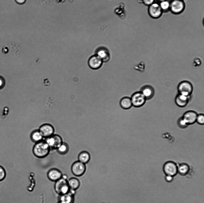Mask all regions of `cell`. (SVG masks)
Returning <instances> with one entry per match:
<instances>
[{
	"mask_svg": "<svg viewBox=\"0 0 204 203\" xmlns=\"http://www.w3.org/2000/svg\"><path fill=\"white\" fill-rule=\"evenodd\" d=\"M62 175L60 171L55 168L50 170L47 174L48 179L51 181L55 182L62 178Z\"/></svg>",
	"mask_w": 204,
	"mask_h": 203,
	"instance_id": "16",
	"label": "cell"
},
{
	"mask_svg": "<svg viewBox=\"0 0 204 203\" xmlns=\"http://www.w3.org/2000/svg\"><path fill=\"white\" fill-rule=\"evenodd\" d=\"M148 7V12L151 17L157 19L161 16L163 12L158 2L155 1Z\"/></svg>",
	"mask_w": 204,
	"mask_h": 203,
	"instance_id": "7",
	"label": "cell"
},
{
	"mask_svg": "<svg viewBox=\"0 0 204 203\" xmlns=\"http://www.w3.org/2000/svg\"><path fill=\"white\" fill-rule=\"evenodd\" d=\"M54 189L55 191L60 195L68 193L70 189L67 179L62 177L56 181Z\"/></svg>",
	"mask_w": 204,
	"mask_h": 203,
	"instance_id": "3",
	"label": "cell"
},
{
	"mask_svg": "<svg viewBox=\"0 0 204 203\" xmlns=\"http://www.w3.org/2000/svg\"><path fill=\"white\" fill-rule=\"evenodd\" d=\"M68 185L70 189L76 190L80 185L79 180L75 178H72L68 181Z\"/></svg>",
	"mask_w": 204,
	"mask_h": 203,
	"instance_id": "22",
	"label": "cell"
},
{
	"mask_svg": "<svg viewBox=\"0 0 204 203\" xmlns=\"http://www.w3.org/2000/svg\"></svg>",
	"mask_w": 204,
	"mask_h": 203,
	"instance_id": "36",
	"label": "cell"
},
{
	"mask_svg": "<svg viewBox=\"0 0 204 203\" xmlns=\"http://www.w3.org/2000/svg\"><path fill=\"white\" fill-rule=\"evenodd\" d=\"M190 97L178 93L175 98V103L179 107H185L188 103Z\"/></svg>",
	"mask_w": 204,
	"mask_h": 203,
	"instance_id": "15",
	"label": "cell"
},
{
	"mask_svg": "<svg viewBox=\"0 0 204 203\" xmlns=\"http://www.w3.org/2000/svg\"><path fill=\"white\" fill-rule=\"evenodd\" d=\"M60 195L59 202L62 203H73L74 195L69 192L67 193Z\"/></svg>",
	"mask_w": 204,
	"mask_h": 203,
	"instance_id": "17",
	"label": "cell"
},
{
	"mask_svg": "<svg viewBox=\"0 0 204 203\" xmlns=\"http://www.w3.org/2000/svg\"><path fill=\"white\" fill-rule=\"evenodd\" d=\"M26 0H15L16 2L18 4H24Z\"/></svg>",
	"mask_w": 204,
	"mask_h": 203,
	"instance_id": "32",
	"label": "cell"
},
{
	"mask_svg": "<svg viewBox=\"0 0 204 203\" xmlns=\"http://www.w3.org/2000/svg\"><path fill=\"white\" fill-rule=\"evenodd\" d=\"M90 159V155L86 151H83L80 152L78 157V160L85 164L88 163Z\"/></svg>",
	"mask_w": 204,
	"mask_h": 203,
	"instance_id": "19",
	"label": "cell"
},
{
	"mask_svg": "<svg viewBox=\"0 0 204 203\" xmlns=\"http://www.w3.org/2000/svg\"><path fill=\"white\" fill-rule=\"evenodd\" d=\"M168 0L169 1H172V0Z\"/></svg>",
	"mask_w": 204,
	"mask_h": 203,
	"instance_id": "34",
	"label": "cell"
},
{
	"mask_svg": "<svg viewBox=\"0 0 204 203\" xmlns=\"http://www.w3.org/2000/svg\"><path fill=\"white\" fill-rule=\"evenodd\" d=\"M5 84V79L3 77L0 76V90L2 89L4 87Z\"/></svg>",
	"mask_w": 204,
	"mask_h": 203,
	"instance_id": "29",
	"label": "cell"
},
{
	"mask_svg": "<svg viewBox=\"0 0 204 203\" xmlns=\"http://www.w3.org/2000/svg\"><path fill=\"white\" fill-rule=\"evenodd\" d=\"M177 89L178 93L190 97L193 93L194 88L190 82L184 80L179 83Z\"/></svg>",
	"mask_w": 204,
	"mask_h": 203,
	"instance_id": "2",
	"label": "cell"
},
{
	"mask_svg": "<svg viewBox=\"0 0 204 203\" xmlns=\"http://www.w3.org/2000/svg\"><path fill=\"white\" fill-rule=\"evenodd\" d=\"M140 91L147 100L152 99L155 94L154 88L152 86L149 85H145L143 86L141 88Z\"/></svg>",
	"mask_w": 204,
	"mask_h": 203,
	"instance_id": "14",
	"label": "cell"
},
{
	"mask_svg": "<svg viewBox=\"0 0 204 203\" xmlns=\"http://www.w3.org/2000/svg\"><path fill=\"white\" fill-rule=\"evenodd\" d=\"M5 176V172L4 168L0 166V181L4 179Z\"/></svg>",
	"mask_w": 204,
	"mask_h": 203,
	"instance_id": "28",
	"label": "cell"
},
{
	"mask_svg": "<svg viewBox=\"0 0 204 203\" xmlns=\"http://www.w3.org/2000/svg\"><path fill=\"white\" fill-rule=\"evenodd\" d=\"M144 5L148 6H150L155 1V0H140Z\"/></svg>",
	"mask_w": 204,
	"mask_h": 203,
	"instance_id": "27",
	"label": "cell"
},
{
	"mask_svg": "<svg viewBox=\"0 0 204 203\" xmlns=\"http://www.w3.org/2000/svg\"><path fill=\"white\" fill-rule=\"evenodd\" d=\"M62 203L61 202H59L58 203Z\"/></svg>",
	"mask_w": 204,
	"mask_h": 203,
	"instance_id": "35",
	"label": "cell"
},
{
	"mask_svg": "<svg viewBox=\"0 0 204 203\" xmlns=\"http://www.w3.org/2000/svg\"><path fill=\"white\" fill-rule=\"evenodd\" d=\"M185 8V4L184 0H172L170 1V10L174 14L181 13Z\"/></svg>",
	"mask_w": 204,
	"mask_h": 203,
	"instance_id": "5",
	"label": "cell"
},
{
	"mask_svg": "<svg viewBox=\"0 0 204 203\" xmlns=\"http://www.w3.org/2000/svg\"><path fill=\"white\" fill-rule=\"evenodd\" d=\"M31 140L36 143L42 140L44 138L39 130H36L33 131L30 135Z\"/></svg>",
	"mask_w": 204,
	"mask_h": 203,
	"instance_id": "20",
	"label": "cell"
},
{
	"mask_svg": "<svg viewBox=\"0 0 204 203\" xmlns=\"http://www.w3.org/2000/svg\"><path fill=\"white\" fill-rule=\"evenodd\" d=\"M165 179L168 182H171L173 180V177L170 175H166Z\"/></svg>",
	"mask_w": 204,
	"mask_h": 203,
	"instance_id": "31",
	"label": "cell"
},
{
	"mask_svg": "<svg viewBox=\"0 0 204 203\" xmlns=\"http://www.w3.org/2000/svg\"><path fill=\"white\" fill-rule=\"evenodd\" d=\"M177 124L178 126L181 129H185L188 126L185 120L182 117L179 118L177 121Z\"/></svg>",
	"mask_w": 204,
	"mask_h": 203,
	"instance_id": "25",
	"label": "cell"
},
{
	"mask_svg": "<svg viewBox=\"0 0 204 203\" xmlns=\"http://www.w3.org/2000/svg\"><path fill=\"white\" fill-rule=\"evenodd\" d=\"M96 55L103 62H108L110 59V54L108 49L104 46L98 48L96 51Z\"/></svg>",
	"mask_w": 204,
	"mask_h": 203,
	"instance_id": "10",
	"label": "cell"
},
{
	"mask_svg": "<svg viewBox=\"0 0 204 203\" xmlns=\"http://www.w3.org/2000/svg\"><path fill=\"white\" fill-rule=\"evenodd\" d=\"M164 172L166 175L173 177L178 172V167L176 163L172 161H168L164 164L163 168Z\"/></svg>",
	"mask_w": 204,
	"mask_h": 203,
	"instance_id": "8",
	"label": "cell"
},
{
	"mask_svg": "<svg viewBox=\"0 0 204 203\" xmlns=\"http://www.w3.org/2000/svg\"><path fill=\"white\" fill-rule=\"evenodd\" d=\"M196 122L199 124L203 125L204 124V115L203 114H198Z\"/></svg>",
	"mask_w": 204,
	"mask_h": 203,
	"instance_id": "26",
	"label": "cell"
},
{
	"mask_svg": "<svg viewBox=\"0 0 204 203\" xmlns=\"http://www.w3.org/2000/svg\"><path fill=\"white\" fill-rule=\"evenodd\" d=\"M165 0H155V1H156L157 2H158V3H159L160 2H161L162 1H164Z\"/></svg>",
	"mask_w": 204,
	"mask_h": 203,
	"instance_id": "33",
	"label": "cell"
},
{
	"mask_svg": "<svg viewBox=\"0 0 204 203\" xmlns=\"http://www.w3.org/2000/svg\"><path fill=\"white\" fill-rule=\"evenodd\" d=\"M120 104L121 107L124 109L131 108L132 105L130 97L125 96L122 97L120 101Z\"/></svg>",
	"mask_w": 204,
	"mask_h": 203,
	"instance_id": "18",
	"label": "cell"
},
{
	"mask_svg": "<svg viewBox=\"0 0 204 203\" xmlns=\"http://www.w3.org/2000/svg\"><path fill=\"white\" fill-rule=\"evenodd\" d=\"M159 3L163 12H166L170 10V1H169L165 0Z\"/></svg>",
	"mask_w": 204,
	"mask_h": 203,
	"instance_id": "23",
	"label": "cell"
},
{
	"mask_svg": "<svg viewBox=\"0 0 204 203\" xmlns=\"http://www.w3.org/2000/svg\"><path fill=\"white\" fill-rule=\"evenodd\" d=\"M56 150L59 154H65L68 151V146L66 143H63Z\"/></svg>",
	"mask_w": 204,
	"mask_h": 203,
	"instance_id": "24",
	"label": "cell"
},
{
	"mask_svg": "<svg viewBox=\"0 0 204 203\" xmlns=\"http://www.w3.org/2000/svg\"><path fill=\"white\" fill-rule=\"evenodd\" d=\"M197 115L196 112L190 110L185 112L182 117L189 125L193 124L196 122Z\"/></svg>",
	"mask_w": 204,
	"mask_h": 203,
	"instance_id": "11",
	"label": "cell"
},
{
	"mask_svg": "<svg viewBox=\"0 0 204 203\" xmlns=\"http://www.w3.org/2000/svg\"><path fill=\"white\" fill-rule=\"evenodd\" d=\"M45 141L50 149H57L63 143L62 138L57 135L53 134L50 137L46 138Z\"/></svg>",
	"mask_w": 204,
	"mask_h": 203,
	"instance_id": "6",
	"label": "cell"
},
{
	"mask_svg": "<svg viewBox=\"0 0 204 203\" xmlns=\"http://www.w3.org/2000/svg\"><path fill=\"white\" fill-rule=\"evenodd\" d=\"M132 106L136 107H142L147 100L146 99L140 91L134 93L130 97Z\"/></svg>",
	"mask_w": 204,
	"mask_h": 203,
	"instance_id": "4",
	"label": "cell"
},
{
	"mask_svg": "<svg viewBox=\"0 0 204 203\" xmlns=\"http://www.w3.org/2000/svg\"><path fill=\"white\" fill-rule=\"evenodd\" d=\"M190 170L189 165L186 163H182L180 164L178 167V172L179 174L182 176L187 174Z\"/></svg>",
	"mask_w": 204,
	"mask_h": 203,
	"instance_id": "21",
	"label": "cell"
},
{
	"mask_svg": "<svg viewBox=\"0 0 204 203\" xmlns=\"http://www.w3.org/2000/svg\"><path fill=\"white\" fill-rule=\"evenodd\" d=\"M103 63L101 59L96 54L91 57L88 61L89 67L94 70L100 68L102 66Z\"/></svg>",
	"mask_w": 204,
	"mask_h": 203,
	"instance_id": "12",
	"label": "cell"
},
{
	"mask_svg": "<svg viewBox=\"0 0 204 203\" xmlns=\"http://www.w3.org/2000/svg\"><path fill=\"white\" fill-rule=\"evenodd\" d=\"M50 150V148L45 142L42 140L36 143L33 147V151L36 157L42 158L48 154Z\"/></svg>",
	"mask_w": 204,
	"mask_h": 203,
	"instance_id": "1",
	"label": "cell"
},
{
	"mask_svg": "<svg viewBox=\"0 0 204 203\" xmlns=\"http://www.w3.org/2000/svg\"><path fill=\"white\" fill-rule=\"evenodd\" d=\"M86 169L85 164L77 160L72 165L71 170L73 174L76 176H80L85 173Z\"/></svg>",
	"mask_w": 204,
	"mask_h": 203,
	"instance_id": "9",
	"label": "cell"
},
{
	"mask_svg": "<svg viewBox=\"0 0 204 203\" xmlns=\"http://www.w3.org/2000/svg\"><path fill=\"white\" fill-rule=\"evenodd\" d=\"M43 137L47 138L53 135L54 129L53 127L49 124H45L42 125L39 130Z\"/></svg>",
	"mask_w": 204,
	"mask_h": 203,
	"instance_id": "13",
	"label": "cell"
},
{
	"mask_svg": "<svg viewBox=\"0 0 204 203\" xmlns=\"http://www.w3.org/2000/svg\"><path fill=\"white\" fill-rule=\"evenodd\" d=\"M201 64V60L198 58L195 59L194 60V65L195 66H199Z\"/></svg>",
	"mask_w": 204,
	"mask_h": 203,
	"instance_id": "30",
	"label": "cell"
}]
</instances>
